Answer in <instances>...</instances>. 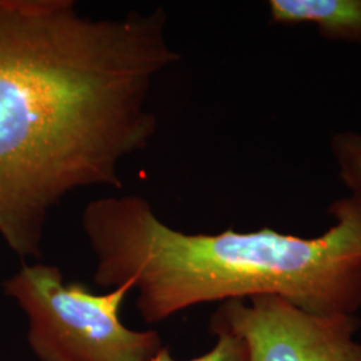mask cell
<instances>
[{
	"instance_id": "5b68a950",
	"label": "cell",
	"mask_w": 361,
	"mask_h": 361,
	"mask_svg": "<svg viewBox=\"0 0 361 361\" xmlns=\"http://www.w3.org/2000/svg\"><path fill=\"white\" fill-rule=\"evenodd\" d=\"M274 25L316 26L324 39L361 44V0H271Z\"/></svg>"
},
{
	"instance_id": "277c9868",
	"label": "cell",
	"mask_w": 361,
	"mask_h": 361,
	"mask_svg": "<svg viewBox=\"0 0 361 361\" xmlns=\"http://www.w3.org/2000/svg\"><path fill=\"white\" fill-rule=\"evenodd\" d=\"M360 325L356 314H313L265 295L221 302L209 328L241 338L249 361H361Z\"/></svg>"
},
{
	"instance_id": "52a82bcc",
	"label": "cell",
	"mask_w": 361,
	"mask_h": 361,
	"mask_svg": "<svg viewBox=\"0 0 361 361\" xmlns=\"http://www.w3.org/2000/svg\"><path fill=\"white\" fill-rule=\"evenodd\" d=\"M214 335L217 336V343L213 348L205 355L188 361H249L247 348L241 338L226 332H219ZM146 361L176 360L171 357L169 348L164 347L157 355Z\"/></svg>"
},
{
	"instance_id": "3957f363",
	"label": "cell",
	"mask_w": 361,
	"mask_h": 361,
	"mask_svg": "<svg viewBox=\"0 0 361 361\" xmlns=\"http://www.w3.org/2000/svg\"><path fill=\"white\" fill-rule=\"evenodd\" d=\"M28 317V343L40 361H146L164 348L155 331H133L119 310L130 281L107 293L66 283L56 267L25 265L4 283Z\"/></svg>"
},
{
	"instance_id": "7a4b0ae2",
	"label": "cell",
	"mask_w": 361,
	"mask_h": 361,
	"mask_svg": "<svg viewBox=\"0 0 361 361\" xmlns=\"http://www.w3.org/2000/svg\"><path fill=\"white\" fill-rule=\"evenodd\" d=\"M335 224L313 238L262 228L189 234L170 228L140 195L104 197L83 210L97 257L95 284L130 281L146 323L194 305L273 295L313 314L361 310V192L328 207Z\"/></svg>"
},
{
	"instance_id": "6da1fadb",
	"label": "cell",
	"mask_w": 361,
	"mask_h": 361,
	"mask_svg": "<svg viewBox=\"0 0 361 361\" xmlns=\"http://www.w3.org/2000/svg\"><path fill=\"white\" fill-rule=\"evenodd\" d=\"M158 7L91 19L73 0H0V237L42 256L49 214L83 188L121 189L153 140L155 80L180 61Z\"/></svg>"
},
{
	"instance_id": "8992f818",
	"label": "cell",
	"mask_w": 361,
	"mask_h": 361,
	"mask_svg": "<svg viewBox=\"0 0 361 361\" xmlns=\"http://www.w3.org/2000/svg\"><path fill=\"white\" fill-rule=\"evenodd\" d=\"M331 150L338 170V178L350 192H361V133H337Z\"/></svg>"
}]
</instances>
